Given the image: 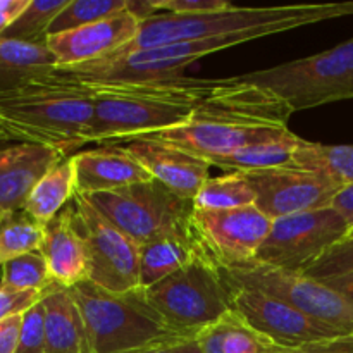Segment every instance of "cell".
Masks as SVG:
<instances>
[{"label":"cell","mask_w":353,"mask_h":353,"mask_svg":"<svg viewBox=\"0 0 353 353\" xmlns=\"http://www.w3.org/2000/svg\"><path fill=\"white\" fill-rule=\"evenodd\" d=\"M230 300L231 310L265 338L271 347L295 348L345 334L257 290H230Z\"/></svg>","instance_id":"cell-13"},{"label":"cell","mask_w":353,"mask_h":353,"mask_svg":"<svg viewBox=\"0 0 353 353\" xmlns=\"http://www.w3.org/2000/svg\"><path fill=\"white\" fill-rule=\"evenodd\" d=\"M59 68L47 43H26L0 37V90L41 78Z\"/></svg>","instance_id":"cell-21"},{"label":"cell","mask_w":353,"mask_h":353,"mask_svg":"<svg viewBox=\"0 0 353 353\" xmlns=\"http://www.w3.org/2000/svg\"><path fill=\"white\" fill-rule=\"evenodd\" d=\"M292 110L271 92L238 79H217L192 119L179 128L150 134L210 161L250 145L271 141L288 133Z\"/></svg>","instance_id":"cell-1"},{"label":"cell","mask_w":353,"mask_h":353,"mask_svg":"<svg viewBox=\"0 0 353 353\" xmlns=\"http://www.w3.org/2000/svg\"><path fill=\"white\" fill-rule=\"evenodd\" d=\"M0 141H6V140H3V137H2V131H0Z\"/></svg>","instance_id":"cell-43"},{"label":"cell","mask_w":353,"mask_h":353,"mask_svg":"<svg viewBox=\"0 0 353 353\" xmlns=\"http://www.w3.org/2000/svg\"><path fill=\"white\" fill-rule=\"evenodd\" d=\"M268 353H353V334H341L295 348L271 347Z\"/></svg>","instance_id":"cell-36"},{"label":"cell","mask_w":353,"mask_h":353,"mask_svg":"<svg viewBox=\"0 0 353 353\" xmlns=\"http://www.w3.org/2000/svg\"><path fill=\"white\" fill-rule=\"evenodd\" d=\"M154 10L159 14L174 16H195V14L217 12L233 7L228 0H150Z\"/></svg>","instance_id":"cell-35"},{"label":"cell","mask_w":353,"mask_h":353,"mask_svg":"<svg viewBox=\"0 0 353 353\" xmlns=\"http://www.w3.org/2000/svg\"><path fill=\"white\" fill-rule=\"evenodd\" d=\"M71 157L78 195L117 192L152 179L147 169L123 145H105L102 148L78 152Z\"/></svg>","instance_id":"cell-18"},{"label":"cell","mask_w":353,"mask_h":353,"mask_svg":"<svg viewBox=\"0 0 353 353\" xmlns=\"http://www.w3.org/2000/svg\"><path fill=\"white\" fill-rule=\"evenodd\" d=\"M233 312V310H231ZM224 316L217 323L210 324V326L203 327L199 334H196V343H199L200 352L202 353H224V336H226L228 326H230V316Z\"/></svg>","instance_id":"cell-37"},{"label":"cell","mask_w":353,"mask_h":353,"mask_svg":"<svg viewBox=\"0 0 353 353\" xmlns=\"http://www.w3.org/2000/svg\"><path fill=\"white\" fill-rule=\"evenodd\" d=\"M74 195L76 172L72 157L69 155L37 183L23 210L31 219L45 226L74 199Z\"/></svg>","instance_id":"cell-22"},{"label":"cell","mask_w":353,"mask_h":353,"mask_svg":"<svg viewBox=\"0 0 353 353\" xmlns=\"http://www.w3.org/2000/svg\"><path fill=\"white\" fill-rule=\"evenodd\" d=\"M196 259L188 236H164L140 247V288H150Z\"/></svg>","instance_id":"cell-24"},{"label":"cell","mask_w":353,"mask_h":353,"mask_svg":"<svg viewBox=\"0 0 353 353\" xmlns=\"http://www.w3.org/2000/svg\"><path fill=\"white\" fill-rule=\"evenodd\" d=\"M45 353H92L88 331L71 288L54 285L43 296Z\"/></svg>","instance_id":"cell-20"},{"label":"cell","mask_w":353,"mask_h":353,"mask_svg":"<svg viewBox=\"0 0 353 353\" xmlns=\"http://www.w3.org/2000/svg\"><path fill=\"white\" fill-rule=\"evenodd\" d=\"M72 205L88 248V281L110 293L140 288V247L76 193Z\"/></svg>","instance_id":"cell-12"},{"label":"cell","mask_w":353,"mask_h":353,"mask_svg":"<svg viewBox=\"0 0 353 353\" xmlns=\"http://www.w3.org/2000/svg\"><path fill=\"white\" fill-rule=\"evenodd\" d=\"M216 83L178 76L74 85L88 88L93 97L88 143L124 145L188 123Z\"/></svg>","instance_id":"cell-2"},{"label":"cell","mask_w":353,"mask_h":353,"mask_svg":"<svg viewBox=\"0 0 353 353\" xmlns=\"http://www.w3.org/2000/svg\"><path fill=\"white\" fill-rule=\"evenodd\" d=\"M64 159L54 148L30 143L0 150V223L23 210L37 183Z\"/></svg>","instance_id":"cell-17"},{"label":"cell","mask_w":353,"mask_h":353,"mask_svg":"<svg viewBox=\"0 0 353 353\" xmlns=\"http://www.w3.org/2000/svg\"><path fill=\"white\" fill-rule=\"evenodd\" d=\"M16 353H45V309L38 302L23 314L19 345Z\"/></svg>","instance_id":"cell-33"},{"label":"cell","mask_w":353,"mask_h":353,"mask_svg":"<svg viewBox=\"0 0 353 353\" xmlns=\"http://www.w3.org/2000/svg\"><path fill=\"white\" fill-rule=\"evenodd\" d=\"M264 88L292 112L353 99V38L310 57L238 76Z\"/></svg>","instance_id":"cell-6"},{"label":"cell","mask_w":353,"mask_h":353,"mask_svg":"<svg viewBox=\"0 0 353 353\" xmlns=\"http://www.w3.org/2000/svg\"><path fill=\"white\" fill-rule=\"evenodd\" d=\"M145 353H202V352H200L199 343H196V338H188V340L162 345V347H157L154 348V350H148Z\"/></svg>","instance_id":"cell-41"},{"label":"cell","mask_w":353,"mask_h":353,"mask_svg":"<svg viewBox=\"0 0 353 353\" xmlns=\"http://www.w3.org/2000/svg\"><path fill=\"white\" fill-rule=\"evenodd\" d=\"M93 97L88 88L50 72L9 90H0L3 140L54 148L69 157L88 143Z\"/></svg>","instance_id":"cell-3"},{"label":"cell","mask_w":353,"mask_h":353,"mask_svg":"<svg viewBox=\"0 0 353 353\" xmlns=\"http://www.w3.org/2000/svg\"><path fill=\"white\" fill-rule=\"evenodd\" d=\"M272 219L255 205L231 210L193 209L188 240L196 259L214 269L250 264L271 231Z\"/></svg>","instance_id":"cell-10"},{"label":"cell","mask_w":353,"mask_h":353,"mask_svg":"<svg viewBox=\"0 0 353 353\" xmlns=\"http://www.w3.org/2000/svg\"><path fill=\"white\" fill-rule=\"evenodd\" d=\"M143 290L164 323L186 338H195L231 312L230 290L217 269L200 259Z\"/></svg>","instance_id":"cell-8"},{"label":"cell","mask_w":353,"mask_h":353,"mask_svg":"<svg viewBox=\"0 0 353 353\" xmlns=\"http://www.w3.org/2000/svg\"><path fill=\"white\" fill-rule=\"evenodd\" d=\"M140 26L141 21L126 9L78 30L48 34L47 47L57 59L59 68H74L119 52L137 38Z\"/></svg>","instance_id":"cell-15"},{"label":"cell","mask_w":353,"mask_h":353,"mask_svg":"<svg viewBox=\"0 0 353 353\" xmlns=\"http://www.w3.org/2000/svg\"><path fill=\"white\" fill-rule=\"evenodd\" d=\"M302 141L303 138L288 131L276 140L250 145V147L240 148L230 155L210 159L209 162L210 165H216L228 172L264 171V169L292 164Z\"/></svg>","instance_id":"cell-23"},{"label":"cell","mask_w":353,"mask_h":353,"mask_svg":"<svg viewBox=\"0 0 353 353\" xmlns=\"http://www.w3.org/2000/svg\"><path fill=\"white\" fill-rule=\"evenodd\" d=\"M334 210L341 214L345 217V221L350 226V231L353 230V185L345 186L340 190L336 196H334L333 203H331Z\"/></svg>","instance_id":"cell-40"},{"label":"cell","mask_w":353,"mask_h":353,"mask_svg":"<svg viewBox=\"0 0 353 353\" xmlns=\"http://www.w3.org/2000/svg\"><path fill=\"white\" fill-rule=\"evenodd\" d=\"M31 0H0V37L26 10Z\"/></svg>","instance_id":"cell-39"},{"label":"cell","mask_w":353,"mask_h":353,"mask_svg":"<svg viewBox=\"0 0 353 353\" xmlns=\"http://www.w3.org/2000/svg\"><path fill=\"white\" fill-rule=\"evenodd\" d=\"M21 324H23V316L0 321V353H16L19 345Z\"/></svg>","instance_id":"cell-38"},{"label":"cell","mask_w":353,"mask_h":353,"mask_svg":"<svg viewBox=\"0 0 353 353\" xmlns=\"http://www.w3.org/2000/svg\"><path fill=\"white\" fill-rule=\"evenodd\" d=\"M128 3L130 0H69L68 6L54 19L48 34L78 30L86 24L105 19L121 10H126Z\"/></svg>","instance_id":"cell-29"},{"label":"cell","mask_w":353,"mask_h":353,"mask_svg":"<svg viewBox=\"0 0 353 353\" xmlns=\"http://www.w3.org/2000/svg\"><path fill=\"white\" fill-rule=\"evenodd\" d=\"M71 292L85 319L92 353H145L188 340L164 323L143 288L110 293L83 281Z\"/></svg>","instance_id":"cell-5"},{"label":"cell","mask_w":353,"mask_h":353,"mask_svg":"<svg viewBox=\"0 0 353 353\" xmlns=\"http://www.w3.org/2000/svg\"><path fill=\"white\" fill-rule=\"evenodd\" d=\"M241 174L254 188L255 207L272 221L330 207L341 190L333 179L295 164Z\"/></svg>","instance_id":"cell-14"},{"label":"cell","mask_w":353,"mask_h":353,"mask_svg":"<svg viewBox=\"0 0 353 353\" xmlns=\"http://www.w3.org/2000/svg\"><path fill=\"white\" fill-rule=\"evenodd\" d=\"M48 288L41 292V290H16L0 285V321L7 317L23 316L31 307L43 300Z\"/></svg>","instance_id":"cell-34"},{"label":"cell","mask_w":353,"mask_h":353,"mask_svg":"<svg viewBox=\"0 0 353 353\" xmlns=\"http://www.w3.org/2000/svg\"><path fill=\"white\" fill-rule=\"evenodd\" d=\"M343 16H353V2L302 3V6L281 7L233 6L226 10L195 14V16L155 14L141 21L137 38L110 57H124L147 48L250 30H269L276 34Z\"/></svg>","instance_id":"cell-4"},{"label":"cell","mask_w":353,"mask_h":353,"mask_svg":"<svg viewBox=\"0 0 353 353\" xmlns=\"http://www.w3.org/2000/svg\"><path fill=\"white\" fill-rule=\"evenodd\" d=\"M83 196L138 247L164 236H188L195 209L193 200L183 199L155 179Z\"/></svg>","instance_id":"cell-7"},{"label":"cell","mask_w":353,"mask_h":353,"mask_svg":"<svg viewBox=\"0 0 353 353\" xmlns=\"http://www.w3.org/2000/svg\"><path fill=\"white\" fill-rule=\"evenodd\" d=\"M353 272V238L348 236L331 247L309 271L303 272V276L324 281L338 276H347Z\"/></svg>","instance_id":"cell-31"},{"label":"cell","mask_w":353,"mask_h":353,"mask_svg":"<svg viewBox=\"0 0 353 353\" xmlns=\"http://www.w3.org/2000/svg\"><path fill=\"white\" fill-rule=\"evenodd\" d=\"M48 264L40 250L12 259L2 265L0 285L16 290H47L54 285Z\"/></svg>","instance_id":"cell-30"},{"label":"cell","mask_w":353,"mask_h":353,"mask_svg":"<svg viewBox=\"0 0 353 353\" xmlns=\"http://www.w3.org/2000/svg\"><path fill=\"white\" fill-rule=\"evenodd\" d=\"M254 188L241 172H228L209 178L193 199V205L203 210H231L255 205Z\"/></svg>","instance_id":"cell-26"},{"label":"cell","mask_w":353,"mask_h":353,"mask_svg":"<svg viewBox=\"0 0 353 353\" xmlns=\"http://www.w3.org/2000/svg\"><path fill=\"white\" fill-rule=\"evenodd\" d=\"M40 252L47 261L52 279L57 285L72 288L88 281V248L79 230L74 205L64 207L50 223L45 224Z\"/></svg>","instance_id":"cell-19"},{"label":"cell","mask_w":353,"mask_h":353,"mask_svg":"<svg viewBox=\"0 0 353 353\" xmlns=\"http://www.w3.org/2000/svg\"><path fill=\"white\" fill-rule=\"evenodd\" d=\"M68 3L69 0H31L26 10L7 28L2 38L26 43H47L52 23Z\"/></svg>","instance_id":"cell-27"},{"label":"cell","mask_w":353,"mask_h":353,"mask_svg":"<svg viewBox=\"0 0 353 353\" xmlns=\"http://www.w3.org/2000/svg\"><path fill=\"white\" fill-rule=\"evenodd\" d=\"M217 272L228 290L243 288L268 293L341 333L353 334V300L331 290L323 281L255 261L236 268L217 269Z\"/></svg>","instance_id":"cell-9"},{"label":"cell","mask_w":353,"mask_h":353,"mask_svg":"<svg viewBox=\"0 0 353 353\" xmlns=\"http://www.w3.org/2000/svg\"><path fill=\"white\" fill-rule=\"evenodd\" d=\"M348 234L350 226L331 205L279 217L272 221L255 262L303 274Z\"/></svg>","instance_id":"cell-11"},{"label":"cell","mask_w":353,"mask_h":353,"mask_svg":"<svg viewBox=\"0 0 353 353\" xmlns=\"http://www.w3.org/2000/svg\"><path fill=\"white\" fill-rule=\"evenodd\" d=\"M292 164L324 174L341 188L353 185V145H323L303 140Z\"/></svg>","instance_id":"cell-25"},{"label":"cell","mask_w":353,"mask_h":353,"mask_svg":"<svg viewBox=\"0 0 353 353\" xmlns=\"http://www.w3.org/2000/svg\"><path fill=\"white\" fill-rule=\"evenodd\" d=\"M45 226L31 219L24 210L0 223V265L30 252L40 250Z\"/></svg>","instance_id":"cell-28"},{"label":"cell","mask_w":353,"mask_h":353,"mask_svg":"<svg viewBox=\"0 0 353 353\" xmlns=\"http://www.w3.org/2000/svg\"><path fill=\"white\" fill-rule=\"evenodd\" d=\"M269 348L271 343L265 338L252 330L238 314L231 312L224 336V353H268Z\"/></svg>","instance_id":"cell-32"},{"label":"cell","mask_w":353,"mask_h":353,"mask_svg":"<svg viewBox=\"0 0 353 353\" xmlns=\"http://www.w3.org/2000/svg\"><path fill=\"white\" fill-rule=\"evenodd\" d=\"M323 283L330 286L331 290H334V292L341 293V295L347 296V299L353 300V272L347 276H338V278L324 279Z\"/></svg>","instance_id":"cell-42"},{"label":"cell","mask_w":353,"mask_h":353,"mask_svg":"<svg viewBox=\"0 0 353 353\" xmlns=\"http://www.w3.org/2000/svg\"><path fill=\"white\" fill-rule=\"evenodd\" d=\"M123 147L147 169L152 179L162 183L183 199H195L210 178L212 165L209 161L172 145L152 138H138Z\"/></svg>","instance_id":"cell-16"},{"label":"cell","mask_w":353,"mask_h":353,"mask_svg":"<svg viewBox=\"0 0 353 353\" xmlns=\"http://www.w3.org/2000/svg\"><path fill=\"white\" fill-rule=\"evenodd\" d=\"M348 236H352V238H353V230L350 231V234H348ZM348 236H347V238H348Z\"/></svg>","instance_id":"cell-44"}]
</instances>
